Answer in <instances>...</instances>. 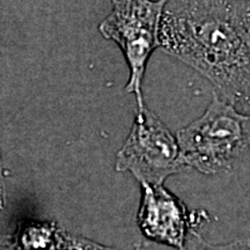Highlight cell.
Masks as SVG:
<instances>
[{
    "mask_svg": "<svg viewBox=\"0 0 250 250\" xmlns=\"http://www.w3.org/2000/svg\"><path fill=\"white\" fill-rule=\"evenodd\" d=\"M160 48L201 73L221 99L250 115V0L187 8L170 0Z\"/></svg>",
    "mask_w": 250,
    "mask_h": 250,
    "instance_id": "6da1fadb",
    "label": "cell"
},
{
    "mask_svg": "<svg viewBox=\"0 0 250 250\" xmlns=\"http://www.w3.org/2000/svg\"><path fill=\"white\" fill-rule=\"evenodd\" d=\"M176 137L186 167L205 175L227 173L250 151V115L214 90L204 114L177 131Z\"/></svg>",
    "mask_w": 250,
    "mask_h": 250,
    "instance_id": "7a4b0ae2",
    "label": "cell"
},
{
    "mask_svg": "<svg viewBox=\"0 0 250 250\" xmlns=\"http://www.w3.org/2000/svg\"><path fill=\"white\" fill-rule=\"evenodd\" d=\"M170 0H112L114 8L100 24L107 40L116 42L123 51L130 71L125 92L136 95L137 110L146 107L143 100V79L153 51L160 48V26Z\"/></svg>",
    "mask_w": 250,
    "mask_h": 250,
    "instance_id": "3957f363",
    "label": "cell"
},
{
    "mask_svg": "<svg viewBox=\"0 0 250 250\" xmlns=\"http://www.w3.org/2000/svg\"><path fill=\"white\" fill-rule=\"evenodd\" d=\"M183 168L177 137L147 107L137 110L129 137L116 154L115 169L132 174L140 186H161Z\"/></svg>",
    "mask_w": 250,
    "mask_h": 250,
    "instance_id": "277c9868",
    "label": "cell"
},
{
    "mask_svg": "<svg viewBox=\"0 0 250 250\" xmlns=\"http://www.w3.org/2000/svg\"><path fill=\"white\" fill-rule=\"evenodd\" d=\"M137 225L149 241L182 250L191 230L204 221L205 213L191 212L164 184H142Z\"/></svg>",
    "mask_w": 250,
    "mask_h": 250,
    "instance_id": "5b68a950",
    "label": "cell"
},
{
    "mask_svg": "<svg viewBox=\"0 0 250 250\" xmlns=\"http://www.w3.org/2000/svg\"><path fill=\"white\" fill-rule=\"evenodd\" d=\"M59 232L51 223H33L23 229L20 243L23 250H52Z\"/></svg>",
    "mask_w": 250,
    "mask_h": 250,
    "instance_id": "8992f818",
    "label": "cell"
},
{
    "mask_svg": "<svg viewBox=\"0 0 250 250\" xmlns=\"http://www.w3.org/2000/svg\"><path fill=\"white\" fill-rule=\"evenodd\" d=\"M182 250H250V240H235L228 243L215 245L206 241L202 234L193 229Z\"/></svg>",
    "mask_w": 250,
    "mask_h": 250,
    "instance_id": "52a82bcc",
    "label": "cell"
},
{
    "mask_svg": "<svg viewBox=\"0 0 250 250\" xmlns=\"http://www.w3.org/2000/svg\"><path fill=\"white\" fill-rule=\"evenodd\" d=\"M182 7L187 8H204L212 6L229 4V2L240 1V0H173Z\"/></svg>",
    "mask_w": 250,
    "mask_h": 250,
    "instance_id": "ba28073f",
    "label": "cell"
},
{
    "mask_svg": "<svg viewBox=\"0 0 250 250\" xmlns=\"http://www.w3.org/2000/svg\"><path fill=\"white\" fill-rule=\"evenodd\" d=\"M68 242L72 245V250H112L111 248L103 247L99 243H95L90 240L83 239V237H71L68 236Z\"/></svg>",
    "mask_w": 250,
    "mask_h": 250,
    "instance_id": "9c48e42d",
    "label": "cell"
},
{
    "mask_svg": "<svg viewBox=\"0 0 250 250\" xmlns=\"http://www.w3.org/2000/svg\"><path fill=\"white\" fill-rule=\"evenodd\" d=\"M1 196H2V186H1V176H0V204H1Z\"/></svg>",
    "mask_w": 250,
    "mask_h": 250,
    "instance_id": "30bf717a",
    "label": "cell"
},
{
    "mask_svg": "<svg viewBox=\"0 0 250 250\" xmlns=\"http://www.w3.org/2000/svg\"><path fill=\"white\" fill-rule=\"evenodd\" d=\"M134 250H140V246L138 245V246H136V247H134Z\"/></svg>",
    "mask_w": 250,
    "mask_h": 250,
    "instance_id": "8fae6325",
    "label": "cell"
}]
</instances>
